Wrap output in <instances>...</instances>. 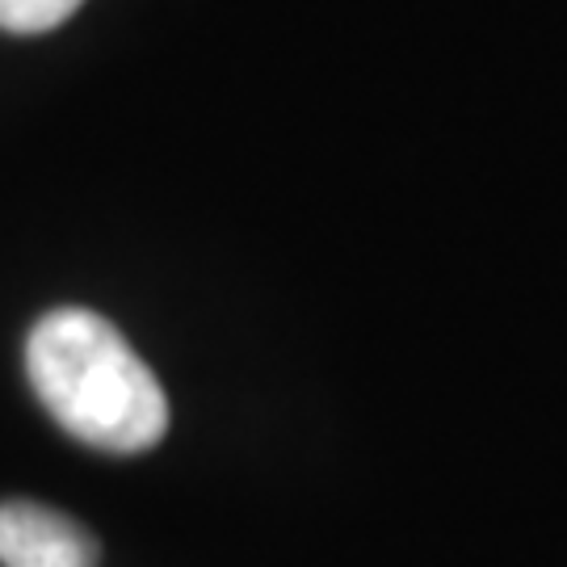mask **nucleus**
Returning a JSON list of instances; mask_svg holds the SVG:
<instances>
[{"label":"nucleus","mask_w":567,"mask_h":567,"mask_svg":"<svg viewBox=\"0 0 567 567\" xmlns=\"http://www.w3.org/2000/svg\"><path fill=\"white\" fill-rule=\"evenodd\" d=\"M25 374L51 421L84 446L143 454L168 433V395L161 379L97 311H47L30 328Z\"/></svg>","instance_id":"obj_1"},{"label":"nucleus","mask_w":567,"mask_h":567,"mask_svg":"<svg viewBox=\"0 0 567 567\" xmlns=\"http://www.w3.org/2000/svg\"><path fill=\"white\" fill-rule=\"evenodd\" d=\"M102 547L89 529L39 501L0 505V567H97Z\"/></svg>","instance_id":"obj_2"},{"label":"nucleus","mask_w":567,"mask_h":567,"mask_svg":"<svg viewBox=\"0 0 567 567\" xmlns=\"http://www.w3.org/2000/svg\"><path fill=\"white\" fill-rule=\"evenodd\" d=\"M81 9V0H0V30L9 34H47Z\"/></svg>","instance_id":"obj_3"}]
</instances>
